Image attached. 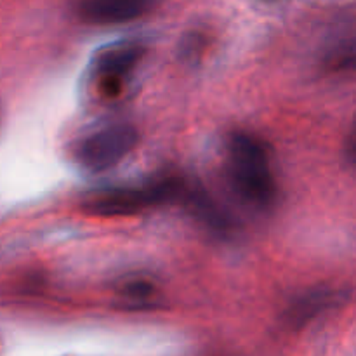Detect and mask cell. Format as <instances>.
Masks as SVG:
<instances>
[{
    "mask_svg": "<svg viewBox=\"0 0 356 356\" xmlns=\"http://www.w3.org/2000/svg\"><path fill=\"white\" fill-rule=\"evenodd\" d=\"M225 172L236 197L256 211L275 205L278 184L271 169L270 149L252 132L235 131L226 139Z\"/></svg>",
    "mask_w": 356,
    "mask_h": 356,
    "instance_id": "1",
    "label": "cell"
},
{
    "mask_svg": "<svg viewBox=\"0 0 356 356\" xmlns=\"http://www.w3.org/2000/svg\"><path fill=\"white\" fill-rule=\"evenodd\" d=\"M188 184L177 176H163L136 186L108 188L86 195L82 209L87 214L101 218L134 216L156 205L183 202Z\"/></svg>",
    "mask_w": 356,
    "mask_h": 356,
    "instance_id": "2",
    "label": "cell"
},
{
    "mask_svg": "<svg viewBox=\"0 0 356 356\" xmlns=\"http://www.w3.org/2000/svg\"><path fill=\"white\" fill-rule=\"evenodd\" d=\"M138 129L131 124H110L80 136L70 148L72 159L82 169L103 172L118 165L138 145Z\"/></svg>",
    "mask_w": 356,
    "mask_h": 356,
    "instance_id": "3",
    "label": "cell"
},
{
    "mask_svg": "<svg viewBox=\"0 0 356 356\" xmlns=\"http://www.w3.org/2000/svg\"><path fill=\"white\" fill-rule=\"evenodd\" d=\"M145 54V45L138 40H120L101 49L92 61V76L101 96L117 97Z\"/></svg>",
    "mask_w": 356,
    "mask_h": 356,
    "instance_id": "4",
    "label": "cell"
},
{
    "mask_svg": "<svg viewBox=\"0 0 356 356\" xmlns=\"http://www.w3.org/2000/svg\"><path fill=\"white\" fill-rule=\"evenodd\" d=\"M155 0H76L75 14L87 24L129 23L148 14Z\"/></svg>",
    "mask_w": 356,
    "mask_h": 356,
    "instance_id": "5",
    "label": "cell"
},
{
    "mask_svg": "<svg viewBox=\"0 0 356 356\" xmlns=\"http://www.w3.org/2000/svg\"><path fill=\"white\" fill-rule=\"evenodd\" d=\"M183 202L190 209L191 214L211 233L221 236V238H226V236L235 233V222H233V219L202 188H193L188 184V190Z\"/></svg>",
    "mask_w": 356,
    "mask_h": 356,
    "instance_id": "6",
    "label": "cell"
},
{
    "mask_svg": "<svg viewBox=\"0 0 356 356\" xmlns=\"http://www.w3.org/2000/svg\"><path fill=\"white\" fill-rule=\"evenodd\" d=\"M341 301L339 294L336 291H313L301 298L294 299L291 306L285 309L284 322L289 329H301L308 325L312 320L325 313L332 306Z\"/></svg>",
    "mask_w": 356,
    "mask_h": 356,
    "instance_id": "7",
    "label": "cell"
},
{
    "mask_svg": "<svg viewBox=\"0 0 356 356\" xmlns=\"http://www.w3.org/2000/svg\"><path fill=\"white\" fill-rule=\"evenodd\" d=\"M325 65L334 73H356V40L341 42L327 54Z\"/></svg>",
    "mask_w": 356,
    "mask_h": 356,
    "instance_id": "8",
    "label": "cell"
},
{
    "mask_svg": "<svg viewBox=\"0 0 356 356\" xmlns=\"http://www.w3.org/2000/svg\"><path fill=\"white\" fill-rule=\"evenodd\" d=\"M118 294L127 305H136L138 308H141L143 305H148L155 298V287L152 282L145 280V278H132L118 287Z\"/></svg>",
    "mask_w": 356,
    "mask_h": 356,
    "instance_id": "9",
    "label": "cell"
},
{
    "mask_svg": "<svg viewBox=\"0 0 356 356\" xmlns=\"http://www.w3.org/2000/svg\"><path fill=\"white\" fill-rule=\"evenodd\" d=\"M344 160L351 167H356V120L351 125L350 132L346 136V141H344Z\"/></svg>",
    "mask_w": 356,
    "mask_h": 356,
    "instance_id": "10",
    "label": "cell"
}]
</instances>
